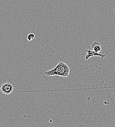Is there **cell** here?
Instances as JSON below:
<instances>
[{
	"instance_id": "obj_1",
	"label": "cell",
	"mask_w": 115,
	"mask_h": 127,
	"mask_svg": "<svg viewBox=\"0 0 115 127\" xmlns=\"http://www.w3.org/2000/svg\"><path fill=\"white\" fill-rule=\"evenodd\" d=\"M70 71V69L69 66L64 62L60 61L54 68L45 71L44 74L48 76L57 75L67 77L69 76Z\"/></svg>"
},
{
	"instance_id": "obj_2",
	"label": "cell",
	"mask_w": 115,
	"mask_h": 127,
	"mask_svg": "<svg viewBox=\"0 0 115 127\" xmlns=\"http://www.w3.org/2000/svg\"><path fill=\"white\" fill-rule=\"evenodd\" d=\"M14 89V86L10 83H5L3 84L0 87V92L5 95L11 94Z\"/></svg>"
},
{
	"instance_id": "obj_3",
	"label": "cell",
	"mask_w": 115,
	"mask_h": 127,
	"mask_svg": "<svg viewBox=\"0 0 115 127\" xmlns=\"http://www.w3.org/2000/svg\"><path fill=\"white\" fill-rule=\"evenodd\" d=\"M85 52L87 53V55L85 56L86 60H88L90 57L93 56H100L101 57V59H103L106 56V54H102L100 53L99 52H97L94 50H91L90 49L86 50Z\"/></svg>"
},
{
	"instance_id": "obj_4",
	"label": "cell",
	"mask_w": 115,
	"mask_h": 127,
	"mask_svg": "<svg viewBox=\"0 0 115 127\" xmlns=\"http://www.w3.org/2000/svg\"><path fill=\"white\" fill-rule=\"evenodd\" d=\"M92 48L93 50L97 52H99L101 51V46L99 42H94L92 44Z\"/></svg>"
},
{
	"instance_id": "obj_5",
	"label": "cell",
	"mask_w": 115,
	"mask_h": 127,
	"mask_svg": "<svg viewBox=\"0 0 115 127\" xmlns=\"http://www.w3.org/2000/svg\"><path fill=\"white\" fill-rule=\"evenodd\" d=\"M35 37V35L33 33H30L29 34V35L28 36V39L29 41H31L32 40H33L34 38Z\"/></svg>"
},
{
	"instance_id": "obj_6",
	"label": "cell",
	"mask_w": 115,
	"mask_h": 127,
	"mask_svg": "<svg viewBox=\"0 0 115 127\" xmlns=\"http://www.w3.org/2000/svg\"></svg>"
}]
</instances>
